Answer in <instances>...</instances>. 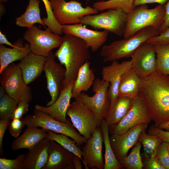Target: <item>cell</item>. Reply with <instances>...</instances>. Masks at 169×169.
Wrapping results in <instances>:
<instances>
[{
	"label": "cell",
	"mask_w": 169,
	"mask_h": 169,
	"mask_svg": "<svg viewBox=\"0 0 169 169\" xmlns=\"http://www.w3.org/2000/svg\"><path fill=\"white\" fill-rule=\"evenodd\" d=\"M25 125V123L22 119H13L10 121L8 126L9 132L12 136L17 138L19 136Z\"/></svg>",
	"instance_id": "cell-39"
},
{
	"label": "cell",
	"mask_w": 169,
	"mask_h": 169,
	"mask_svg": "<svg viewBox=\"0 0 169 169\" xmlns=\"http://www.w3.org/2000/svg\"><path fill=\"white\" fill-rule=\"evenodd\" d=\"M0 44H5L12 47L15 46L14 44H12L8 40L5 35L3 34L1 31H0Z\"/></svg>",
	"instance_id": "cell-48"
},
{
	"label": "cell",
	"mask_w": 169,
	"mask_h": 169,
	"mask_svg": "<svg viewBox=\"0 0 169 169\" xmlns=\"http://www.w3.org/2000/svg\"><path fill=\"white\" fill-rule=\"evenodd\" d=\"M168 0H135L134 5L136 7L142 4L156 3L160 4H166Z\"/></svg>",
	"instance_id": "cell-46"
},
{
	"label": "cell",
	"mask_w": 169,
	"mask_h": 169,
	"mask_svg": "<svg viewBox=\"0 0 169 169\" xmlns=\"http://www.w3.org/2000/svg\"><path fill=\"white\" fill-rule=\"evenodd\" d=\"M127 14L120 8L109 9L99 14L83 16L79 18V21L95 29H103L121 36L126 28Z\"/></svg>",
	"instance_id": "cell-6"
},
{
	"label": "cell",
	"mask_w": 169,
	"mask_h": 169,
	"mask_svg": "<svg viewBox=\"0 0 169 169\" xmlns=\"http://www.w3.org/2000/svg\"><path fill=\"white\" fill-rule=\"evenodd\" d=\"M46 60V57L31 52L20 60L17 64L26 84L33 82L41 75L44 71Z\"/></svg>",
	"instance_id": "cell-21"
},
{
	"label": "cell",
	"mask_w": 169,
	"mask_h": 169,
	"mask_svg": "<svg viewBox=\"0 0 169 169\" xmlns=\"http://www.w3.org/2000/svg\"><path fill=\"white\" fill-rule=\"evenodd\" d=\"M146 42L152 45L169 43V28L158 35L149 38Z\"/></svg>",
	"instance_id": "cell-41"
},
{
	"label": "cell",
	"mask_w": 169,
	"mask_h": 169,
	"mask_svg": "<svg viewBox=\"0 0 169 169\" xmlns=\"http://www.w3.org/2000/svg\"><path fill=\"white\" fill-rule=\"evenodd\" d=\"M55 56L65 69L63 89L75 80L81 66L90 58L89 47L81 39L72 34H64Z\"/></svg>",
	"instance_id": "cell-2"
},
{
	"label": "cell",
	"mask_w": 169,
	"mask_h": 169,
	"mask_svg": "<svg viewBox=\"0 0 169 169\" xmlns=\"http://www.w3.org/2000/svg\"><path fill=\"white\" fill-rule=\"evenodd\" d=\"M142 145L145 159H148L155 156L157 148L162 141L157 136L147 134L146 130L141 133L138 138Z\"/></svg>",
	"instance_id": "cell-32"
},
{
	"label": "cell",
	"mask_w": 169,
	"mask_h": 169,
	"mask_svg": "<svg viewBox=\"0 0 169 169\" xmlns=\"http://www.w3.org/2000/svg\"><path fill=\"white\" fill-rule=\"evenodd\" d=\"M74 155L55 141L50 140L48 160L42 169H75L72 161Z\"/></svg>",
	"instance_id": "cell-20"
},
{
	"label": "cell",
	"mask_w": 169,
	"mask_h": 169,
	"mask_svg": "<svg viewBox=\"0 0 169 169\" xmlns=\"http://www.w3.org/2000/svg\"><path fill=\"white\" fill-rule=\"evenodd\" d=\"M63 32L71 34L83 40L92 52L97 51L107 40L109 32L98 31L87 28L85 25L79 23L62 25Z\"/></svg>",
	"instance_id": "cell-16"
},
{
	"label": "cell",
	"mask_w": 169,
	"mask_h": 169,
	"mask_svg": "<svg viewBox=\"0 0 169 169\" xmlns=\"http://www.w3.org/2000/svg\"><path fill=\"white\" fill-rule=\"evenodd\" d=\"M50 146V140L44 139L25 154L21 169H42L48 160Z\"/></svg>",
	"instance_id": "cell-22"
},
{
	"label": "cell",
	"mask_w": 169,
	"mask_h": 169,
	"mask_svg": "<svg viewBox=\"0 0 169 169\" xmlns=\"http://www.w3.org/2000/svg\"><path fill=\"white\" fill-rule=\"evenodd\" d=\"M169 143L162 142L158 146L155 156L165 169H169Z\"/></svg>",
	"instance_id": "cell-38"
},
{
	"label": "cell",
	"mask_w": 169,
	"mask_h": 169,
	"mask_svg": "<svg viewBox=\"0 0 169 169\" xmlns=\"http://www.w3.org/2000/svg\"><path fill=\"white\" fill-rule=\"evenodd\" d=\"M141 78L132 67L126 71L120 79L118 96L133 99L139 95Z\"/></svg>",
	"instance_id": "cell-26"
},
{
	"label": "cell",
	"mask_w": 169,
	"mask_h": 169,
	"mask_svg": "<svg viewBox=\"0 0 169 169\" xmlns=\"http://www.w3.org/2000/svg\"><path fill=\"white\" fill-rule=\"evenodd\" d=\"M141 143L138 141L128 155L118 161L123 168L127 169H142L143 164L140 155Z\"/></svg>",
	"instance_id": "cell-34"
},
{
	"label": "cell",
	"mask_w": 169,
	"mask_h": 169,
	"mask_svg": "<svg viewBox=\"0 0 169 169\" xmlns=\"http://www.w3.org/2000/svg\"><path fill=\"white\" fill-rule=\"evenodd\" d=\"M95 79L93 70L90 68V62L87 60L79 69L74 81L72 98H75L82 92L88 91Z\"/></svg>",
	"instance_id": "cell-27"
},
{
	"label": "cell",
	"mask_w": 169,
	"mask_h": 169,
	"mask_svg": "<svg viewBox=\"0 0 169 169\" xmlns=\"http://www.w3.org/2000/svg\"><path fill=\"white\" fill-rule=\"evenodd\" d=\"M36 126H29L23 133L13 140L11 148L14 151L22 149L31 148L42 140L47 138L46 130Z\"/></svg>",
	"instance_id": "cell-25"
},
{
	"label": "cell",
	"mask_w": 169,
	"mask_h": 169,
	"mask_svg": "<svg viewBox=\"0 0 169 169\" xmlns=\"http://www.w3.org/2000/svg\"><path fill=\"white\" fill-rule=\"evenodd\" d=\"M165 5L160 4L151 9H149L146 4L136 7L127 14V23L123 37L129 38L141 29L149 26L159 30L164 21Z\"/></svg>",
	"instance_id": "cell-4"
},
{
	"label": "cell",
	"mask_w": 169,
	"mask_h": 169,
	"mask_svg": "<svg viewBox=\"0 0 169 169\" xmlns=\"http://www.w3.org/2000/svg\"><path fill=\"white\" fill-rule=\"evenodd\" d=\"M10 119L0 120V154L1 156L3 154V142L5 131L8 127L10 120Z\"/></svg>",
	"instance_id": "cell-44"
},
{
	"label": "cell",
	"mask_w": 169,
	"mask_h": 169,
	"mask_svg": "<svg viewBox=\"0 0 169 169\" xmlns=\"http://www.w3.org/2000/svg\"><path fill=\"white\" fill-rule=\"evenodd\" d=\"M0 16L3 14L4 12H5V8L4 5L2 3H0Z\"/></svg>",
	"instance_id": "cell-51"
},
{
	"label": "cell",
	"mask_w": 169,
	"mask_h": 169,
	"mask_svg": "<svg viewBox=\"0 0 169 169\" xmlns=\"http://www.w3.org/2000/svg\"><path fill=\"white\" fill-rule=\"evenodd\" d=\"M148 124H139L131 128L122 135L111 134L109 137L110 144L118 160L127 155L129 150L138 142L141 132L146 130Z\"/></svg>",
	"instance_id": "cell-17"
},
{
	"label": "cell",
	"mask_w": 169,
	"mask_h": 169,
	"mask_svg": "<svg viewBox=\"0 0 169 169\" xmlns=\"http://www.w3.org/2000/svg\"><path fill=\"white\" fill-rule=\"evenodd\" d=\"M54 54L51 51L46 57L44 71L47 81V88L51 97L46 106L52 105L59 97L63 86L65 78V69L55 60Z\"/></svg>",
	"instance_id": "cell-13"
},
{
	"label": "cell",
	"mask_w": 169,
	"mask_h": 169,
	"mask_svg": "<svg viewBox=\"0 0 169 169\" xmlns=\"http://www.w3.org/2000/svg\"><path fill=\"white\" fill-rule=\"evenodd\" d=\"M143 168L145 169H165L159 160L155 156L142 161Z\"/></svg>",
	"instance_id": "cell-43"
},
{
	"label": "cell",
	"mask_w": 169,
	"mask_h": 169,
	"mask_svg": "<svg viewBox=\"0 0 169 169\" xmlns=\"http://www.w3.org/2000/svg\"><path fill=\"white\" fill-rule=\"evenodd\" d=\"M17 102L7 94L0 99V119L13 120L18 106Z\"/></svg>",
	"instance_id": "cell-35"
},
{
	"label": "cell",
	"mask_w": 169,
	"mask_h": 169,
	"mask_svg": "<svg viewBox=\"0 0 169 169\" xmlns=\"http://www.w3.org/2000/svg\"><path fill=\"white\" fill-rule=\"evenodd\" d=\"M110 85L109 82L103 79H96L92 85V90L95 93L93 96H90L82 92L74 98L75 100L87 106L96 115L100 125L110 103L108 93Z\"/></svg>",
	"instance_id": "cell-10"
},
{
	"label": "cell",
	"mask_w": 169,
	"mask_h": 169,
	"mask_svg": "<svg viewBox=\"0 0 169 169\" xmlns=\"http://www.w3.org/2000/svg\"><path fill=\"white\" fill-rule=\"evenodd\" d=\"M152 120L145 103L139 96L133 99L127 113L114 128L109 129L111 134L120 135L131 128L141 123L149 124Z\"/></svg>",
	"instance_id": "cell-12"
},
{
	"label": "cell",
	"mask_w": 169,
	"mask_h": 169,
	"mask_svg": "<svg viewBox=\"0 0 169 169\" xmlns=\"http://www.w3.org/2000/svg\"><path fill=\"white\" fill-rule=\"evenodd\" d=\"M139 95L145 103L154 125L169 120V76L156 71L141 78Z\"/></svg>",
	"instance_id": "cell-1"
},
{
	"label": "cell",
	"mask_w": 169,
	"mask_h": 169,
	"mask_svg": "<svg viewBox=\"0 0 169 169\" xmlns=\"http://www.w3.org/2000/svg\"><path fill=\"white\" fill-rule=\"evenodd\" d=\"M43 2L47 14L46 18L42 19L47 28L51 32L60 35L63 33L62 25L59 24L55 19L51 10L49 0H41Z\"/></svg>",
	"instance_id": "cell-36"
},
{
	"label": "cell",
	"mask_w": 169,
	"mask_h": 169,
	"mask_svg": "<svg viewBox=\"0 0 169 169\" xmlns=\"http://www.w3.org/2000/svg\"></svg>",
	"instance_id": "cell-55"
},
{
	"label": "cell",
	"mask_w": 169,
	"mask_h": 169,
	"mask_svg": "<svg viewBox=\"0 0 169 169\" xmlns=\"http://www.w3.org/2000/svg\"><path fill=\"white\" fill-rule=\"evenodd\" d=\"M81 159L78 156L74 155L72 157V161L75 169L82 168Z\"/></svg>",
	"instance_id": "cell-47"
},
{
	"label": "cell",
	"mask_w": 169,
	"mask_h": 169,
	"mask_svg": "<svg viewBox=\"0 0 169 169\" xmlns=\"http://www.w3.org/2000/svg\"><path fill=\"white\" fill-rule=\"evenodd\" d=\"M39 0H29L25 12L16 19V24L19 27L30 28L36 23L45 28L40 15Z\"/></svg>",
	"instance_id": "cell-28"
},
{
	"label": "cell",
	"mask_w": 169,
	"mask_h": 169,
	"mask_svg": "<svg viewBox=\"0 0 169 169\" xmlns=\"http://www.w3.org/2000/svg\"><path fill=\"white\" fill-rule=\"evenodd\" d=\"M103 134L100 126L94 131L82 149L83 163L85 168L103 169L104 162L102 154Z\"/></svg>",
	"instance_id": "cell-14"
},
{
	"label": "cell",
	"mask_w": 169,
	"mask_h": 169,
	"mask_svg": "<svg viewBox=\"0 0 169 169\" xmlns=\"http://www.w3.org/2000/svg\"><path fill=\"white\" fill-rule=\"evenodd\" d=\"M14 44L15 46L8 48L0 44V74L9 65L14 62L20 60L31 52L28 43L23 44V40L20 38Z\"/></svg>",
	"instance_id": "cell-24"
},
{
	"label": "cell",
	"mask_w": 169,
	"mask_h": 169,
	"mask_svg": "<svg viewBox=\"0 0 169 169\" xmlns=\"http://www.w3.org/2000/svg\"><path fill=\"white\" fill-rule=\"evenodd\" d=\"M94 0L96 1H97V2H100V1H105L106 0H85L86 4H87L88 3H90V2L94 1Z\"/></svg>",
	"instance_id": "cell-52"
},
{
	"label": "cell",
	"mask_w": 169,
	"mask_h": 169,
	"mask_svg": "<svg viewBox=\"0 0 169 169\" xmlns=\"http://www.w3.org/2000/svg\"><path fill=\"white\" fill-rule=\"evenodd\" d=\"M132 67L131 60L120 63L117 60L112 62L109 65L102 68L101 74L102 79L109 83L108 93L110 100L118 96V89L123 74Z\"/></svg>",
	"instance_id": "cell-19"
},
{
	"label": "cell",
	"mask_w": 169,
	"mask_h": 169,
	"mask_svg": "<svg viewBox=\"0 0 169 169\" xmlns=\"http://www.w3.org/2000/svg\"><path fill=\"white\" fill-rule=\"evenodd\" d=\"M23 38L30 45L31 52L39 55L47 57L51 50L59 47L62 37L51 32L47 28L43 30L33 25L24 33Z\"/></svg>",
	"instance_id": "cell-9"
},
{
	"label": "cell",
	"mask_w": 169,
	"mask_h": 169,
	"mask_svg": "<svg viewBox=\"0 0 169 169\" xmlns=\"http://www.w3.org/2000/svg\"><path fill=\"white\" fill-rule=\"evenodd\" d=\"M165 15L163 23L159 29L160 33L169 28V0L165 5Z\"/></svg>",
	"instance_id": "cell-45"
},
{
	"label": "cell",
	"mask_w": 169,
	"mask_h": 169,
	"mask_svg": "<svg viewBox=\"0 0 169 169\" xmlns=\"http://www.w3.org/2000/svg\"><path fill=\"white\" fill-rule=\"evenodd\" d=\"M6 94V90L4 87L1 85L0 86V99L3 97Z\"/></svg>",
	"instance_id": "cell-50"
},
{
	"label": "cell",
	"mask_w": 169,
	"mask_h": 169,
	"mask_svg": "<svg viewBox=\"0 0 169 169\" xmlns=\"http://www.w3.org/2000/svg\"><path fill=\"white\" fill-rule=\"evenodd\" d=\"M46 131L48 133L47 138L55 141L74 154L79 156L83 162L82 150L74 140L66 135L49 130Z\"/></svg>",
	"instance_id": "cell-33"
},
{
	"label": "cell",
	"mask_w": 169,
	"mask_h": 169,
	"mask_svg": "<svg viewBox=\"0 0 169 169\" xmlns=\"http://www.w3.org/2000/svg\"><path fill=\"white\" fill-rule=\"evenodd\" d=\"M25 154L18 155L14 159L0 158V169H21Z\"/></svg>",
	"instance_id": "cell-37"
},
{
	"label": "cell",
	"mask_w": 169,
	"mask_h": 169,
	"mask_svg": "<svg viewBox=\"0 0 169 169\" xmlns=\"http://www.w3.org/2000/svg\"><path fill=\"white\" fill-rule=\"evenodd\" d=\"M133 99L118 96L110 100V104L104 119L109 129L115 127L127 113L132 104Z\"/></svg>",
	"instance_id": "cell-23"
},
{
	"label": "cell",
	"mask_w": 169,
	"mask_h": 169,
	"mask_svg": "<svg viewBox=\"0 0 169 169\" xmlns=\"http://www.w3.org/2000/svg\"><path fill=\"white\" fill-rule=\"evenodd\" d=\"M158 127L162 130H165L166 131H169V120L161 124Z\"/></svg>",
	"instance_id": "cell-49"
},
{
	"label": "cell",
	"mask_w": 169,
	"mask_h": 169,
	"mask_svg": "<svg viewBox=\"0 0 169 169\" xmlns=\"http://www.w3.org/2000/svg\"><path fill=\"white\" fill-rule=\"evenodd\" d=\"M159 30L152 27L145 28L129 38L113 42L102 48L103 62H113L131 57L136 49L149 38L158 35Z\"/></svg>",
	"instance_id": "cell-3"
},
{
	"label": "cell",
	"mask_w": 169,
	"mask_h": 169,
	"mask_svg": "<svg viewBox=\"0 0 169 169\" xmlns=\"http://www.w3.org/2000/svg\"><path fill=\"white\" fill-rule=\"evenodd\" d=\"M168 151H169V146H168Z\"/></svg>",
	"instance_id": "cell-54"
},
{
	"label": "cell",
	"mask_w": 169,
	"mask_h": 169,
	"mask_svg": "<svg viewBox=\"0 0 169 169\" xmlns=\"http://www.w3.org/2000/svg\"><path fill=\"white\" fill-rule=\"evenodd\" d=\"M8 1V0H0V3L6 2Z\"/></svg>",
	"instance_id": "cell-53"
},
{
	"label": "cell",
	"mask_w": 169,
	"mask_h": 169,
	"mask_svg": "<svg viewBox=\"0 0 169 169\" xmlns=\"http://www.w3.org/2000/svg\"><path fill=\"white\" fill-rule=\"evenodd\" d=\"M135 0H106L94 2L92 6L99 11L109 9L120 8L127 13L131 12L136 7Z\"/></svg>",
	"instance_id": "cell-31"
},
{
	"label": "cell",
	"mask_w": 169,
	"mask_h": 169,
	"mask_svg": "<svg viewBox=\"0 0 169 169\" xmlns=\"http://www.w3.org/2000/svg\"><path fill=\"white\" fill-rule=\"evenodd\" d=\"M74 83V81H72L62 89L59 97L51 105L45 106L37 104L34 106L35 109L48 114L57 120L66 122V113L72 98Z\"/></svg>",
	"instance_id": "cell-18"
},
{
	"label": "cell",
	"mask_w": 169,
	"mask_h": 169,
	"mask_svg": "<svg viewBox=\"0 0 169 169\" xmlns=\"http://www.w3.org/2000/svg\"><path fill=\"white\" fill-rule=\"evenodd\" d=\"M22 119L27 126H36L68 136L79 146L83 145L87 139L78 133L69 120L66 123L57 120L48 114L34 109L32 115Z\"/></svg>",
	"instance_id": "cell-5"
},
{
	"label": "cell",
	"mask_w": 169,
	"mask_h": 169,
	"mask_svg": "<svg viewBox=\"0 0 169 169\" xmlns=\"http://www.w3.org/2000/svg\"><path fill=\"white\" fill-rule=\"evenodd\" d=\"M148 134L157 136L162 142L169 143V131H166L152 125L148 129Z\"/></svg>",
	"instance_id": "cell-40"
},
{
	"label": "cell",
	"mask_w": 169,
	"mask_h": 169,
	"mask_svg": "<svg viewBox=\"0 0 169 169\" xmlns=\"http://www.w3.org/2000/svg\"><path fill=\"white\" fill-rule=\"evenodd\" d=\"M1 85L6 94L18 104L23 101L30 102L32 99L31 88L24 82L17 64L13 63L0 74Z\"/></svg>",
	"instance_id": "cell-7"
},
{
	"label": "cell",
	"mask_w": 169,
	"mask_h": 169,
	"mask_svg": "<svg viewBox=\"0 0 169 169\" xmlns=\"http://www.w3.org/2000/svg\"><path fill=\"white\" fill-rule=\"evenodd\" d=\"M156 56V71L169 75V43L153 45Z\"/></svg>",
	"instance_id": "cell-30"
},
{
	"label": "cell",
	"mask_w": 169,
	"mask_h": 169,
	"mask_svg": "<svg viewBox=\"0 0 169 169\" xmlns=\"http://www.w3.org/2000/svg\"><path fill=\"white\" fill-rule=\"evenodd\" d=\"M131 57L132 67L140 78L148 76L156 71V56L153 45L146 42L143 43Z\"/></svg>",
	"instance_id": "cell-15"
},
{
	"label": "cell",
	"mask_w": 169,
	"mask_h": 169,
	"mask_svg": "<svg viewBox=\"0 0 169 169\" xmlns=\"http://www.w3.org/2000/svg\"><path fill=\"white\" fill-rule=\"evenodd\" d=\"M66 115L70 117L73 125L79 133L87 140L100 126L96 115L85 105L77 100L70 104Z\"/></svg>",
	"instance_id": "cell-11"
},
{
	"label": "cell",
	"mask_w": 169,
	"mask_h": 169,
	"mask_svg": "<svg viewBox=\"0 0 169 169\" xmlns=\"http://www.w3.org/2000/svg\"><path fill=\"white\" fill-rule=\"evenodd\" d=\"M53 15L60 25L79 23V18L85 15L97 14L99 11L92 6L84 7L81 3L71 0H49Z\"/></svg>",
	"instance_id": "cell-8"
},
{
	"label": "cell",
	"mask_w": 169,
	"mask_h": 169,
	"mask_svg": "<svg viewBox=\"0 0 169 169\" xmlns=\"http://www.w3.org/2000/svg\"><path fill=\"white\" fill-rule=\"evenodd\" d=\"M100 127L103 136L105 149L104 169H120L123 168L112 148L110 141L109 126L104 119L102 120Z\"/></svg>",
	"instance_id": "cell-29"
},
{
	"label": "cell",
	"mask_w": 169,
	"mask_h": 169,
	"mask_svg": "<svg viewBox=\"0 0 169 169\" xmlns=\"http://www.w3.org/2000/svg\"><path fill=\"white\" fill-rule=\"evenodd\" d=\"M28 104L29 102L26 101H23L19 103L14 113L13 120L21 119L23 115L28 111Z\"/></svg>",
	"instance_id": "cell-42"
}]
</instances>
